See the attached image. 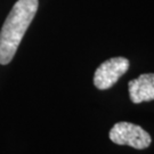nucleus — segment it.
Masks as SVG:
<instances>
[{
    "instance_id": "3",
    "label": "nucleus",
    "mask_w": 154,
    "mask_h": 154,
    "mask_svg": "<svg viewBox=\"0 0 154 154\" xmlns=\"http://www.w3.org/2000/svg\"><path fill=\"white\" fill-rule=\"evenodd\" d=\"M130 66L126 57H113L97 67L94 75V85L100 90L111 88L128 71Z\"/></svg>"
},
{
    "instance_id": "1",
    "label": "nucleus",
    "mask_w": 154,
    "mask_h": 154,
    "mask_svg": "<svg viewBox=\"0 0 154 154\" xmlns=\"http://www.w3.org/2000/svg\"><path fill=\"white\" fill-rule=\"evenodd\" d=\"M38 0H17L0 31V64H9L38 11Z\"/></svg>"
},
{
    "instance_id": "4",
    "label": "nucleus",
    "mask_w": 154,
    "mask_h": 154,
    "mask_svg": "<svg viewBox=\"0 0 154 154\" xmlns=\"http://www.w3.org/2000/svg\"><path fill=\"white\" fill-rule=\"evenodd\" d=\"M128 89L134 104L154 100V73H144L129 81Z\"/></svg>"
},
{
    "instance_id": "2",
    "label": "nucleus",
    "mask_w": 154,
    "mask_h": 154,
    "mask_svg": "<svg viewBox=\"0 0 154 154\" xmlns=\"http://www.w3.org/2000/svg\"><path fill=\"white\" fill-rule=\"evenodd\" d=\"M110 139L118 145H127L136 149H147L152 138L146 130L140 126L134 125L130 122H118L110 130Z\"/></svg>"
}]
</instances>
